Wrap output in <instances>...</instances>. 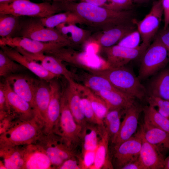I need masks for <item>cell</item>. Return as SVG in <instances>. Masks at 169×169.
I'll use <instances>...</instances> for the list:
<instances>
[{
  "instance_id": "50",
  "label": "cell",
  "mask_w": 169,
  "mask_h": 169,
  "mask_svg": "<svg viewBox=\"0 0 169 169\" xmlns=\"http://www.w3.org/2000/svg\"><path fill=\"white\" fill-rule=\"evenodd\" d=\"M164 169H169V156L165 159Z\"/></svg>"
},
{
  "instance_id": "26",
  "label": "cell",
  "mask_w": 169,
  "mask_h": 169,
  "mask_svg": "<svg viewBox=\"0 0 169 169\" xmlns=\"http://www.w3.org/2000/svg\"><path fill=\"white\" fill-rule=\"evenodd\" d=\"M134 20L132 22L116 26L103 31V33L96 40L102 48L115 45L130 32L136 29V26Z\"/></svg>"
},
{
  "instance_id": "31",
  "label": "cell",
  "mask_w": 169,
  "mask_h": 169,
  "mask_svg": "<svg viewBox=\"0 0 169 169\" xmlns=\"http://www.w3.org/2000/svg\"><path fill=\"white\" fill-rule=\"evenodd\" d=\"M24 145L0 147V161L6 169H22Z\"/></svg>"
},
{
  "instance_id": "47",
  "label": "cell",
  "mask_w": 169,
  "mask_h": 169,
  "mask_svg": "<svg viewBox=\"0 0 169 169\" xmlns=\"http://www.w3.org/2000/svg\"><path fill=\"white\" fill-rule=\"evenodd\" d=\"M161 3L164 18L163 29H166L169 25V0H161Z\"/></svg>"
},
{
  "instance_id": "3",
  "label": "cell",
  "mask_w": 169,
  "mask_h": 169,
  "mask_svg": "<svg viewBox=\"0 0 169 169\" xmlns=\"http://www.w3.org/2000/svg\"><path fill=\"white\" fill-rule=\"evenodd\" d=\"M43 132V127L34 119L15 120L0 134V147L14 146L34 143Z\"/></svg>"
},
{
  "instance_id": "48",
  "label": "cell",
  "mask_w": 169,
  "mask_h": 169,
  "mask_svg": "<svg viewBox=\"0 0 169 169\" xmlns=\"http://www.w3.org/2000/svg\"><path fill=\"white\" fill-rule=\"evenodd\" d=\"M51 1L84 2L102 7H104L108 2V0H51Z\"/></svg>"
},
{
  "instance_id": "5",
  "label": "cell",
  "mask_w": 169,
  "mask_h": 169,
  "mask_svg": "<svg viewBox=\"0 0 169 169\" xmlns=\"http://www.w3.org/2000/svg\"><path fill=\"white\" fill-rule=\"evenodd\" d=\"M86 131L75 121L63 89L62 91L60 118L52 132L61 136L75 151L76 147L82 141Z\"/></svg>"
},
{
  "instance_id": "12",
  "label": "cell",
  "mask_w": 169,
  "mask_h": 169,
  "mask_svg": "<svg viewBox=\"0 0 169 169\" xmlns=\"http://www.w3.org/2000/svg\"><path fill=\"white\" fill-rule=\"evenodd\" d=\"M6 100L8 115L15 119L29 120L34 118V112L29 104L16 94L6 79L0 82Z\"/></svg>"
},
{
  "instance_id": "32",
  "label": "cell",
  "mask_w": 169,
  "mask_h": 169,
  "mask_svg": "<svg viewBox=\"0 0 169 169\" xmlns=\"http://www.w3.org/2000/svg\"><path fill=\"white\" fill-rule=\"evenodd\" d=\"M21 17L0 13V36L1 38L18 37L21 25Z\"/></svg>"
},
{
  "instance_id": "49",
  "label": "cell",
  "mask_w": 169,
  "mask_h": 169,
  "mask_svg": "<svg viewBox=\"0 0 169 169\" xmlns=\"http://www.w3.org/2000/svg\"><path fill=\"white\" fill-rule=\"evenodd\" d=\"M122 169H144L139 156L125 165Z\"/></svg>"
},
{
  "instance_id": "53",
  "label": "cell",
  "mask_w": 169,
  "mask_h": 169,
  "mask_svg": "<svg viewBox=\"0 0 169 169\" xmlns=\"http://www.w3.org/2000/svg\"><path fill=\"white\" fill-rule=\"evenodd\" d=\"M45 1H51V0H44Z\"/></svg>"
},
{
  "instance_id": "17",
  "label": "cell",
  "mask_w": 169,
  "mask_h": 169,
  "mask_svg": "<svg viewBox=\"0 0 169 169\" xmlns=\"http://www.w3.org/2000/svg\"><path fill=\"white\" fill-rule=\"evenodd\" d=\"M5 79L7 80L13 91L28 102L34 110L35 94L38 80L18 74L11 75Z\"/></svg>"
},
{
  "instance_id": "22",
  "label": "cell",
  "mask_w": 169,
  "mask_h": 169,
  "mask_svg": "<svg viewBox=\"0 0 169 169\" xmlns=\"http://www.w3.org/2000/svg\"><path fill=\"white\" fill-rule=\"evenodd\" d=\"M141 145L139 157L144 169H163L165 158L155 146L148 142L139 130Z\"/></svg>"
},
{
  "instance_id": "45",
  "label": "cell",
  "mask_w": 169,
  "mask_h": 169,
  "mask_svg": "<svg viewBox=\"0 0 169 169\" xmlns=\"http://www.w3.org/2000/svg\"><path fill=\"white\" fill-rule=\"evenodd\" d=\"M7 114L6 97L3 87L0 84V118L4 117Z\"/></svg>"
},
{
  "instance_id": "2",
  "label": "cell",
  "mask_w": 169,
  "mask_h": 169,
  "mask_svg": "<svg viewBox=\"0 0 169 169\" xmlns=\"http://www.w3.org/2000/svg\"><path fill=\"white\" fill-rule=\"evenodd\" d=\"M90 73L107 79L117 89L140 100H146L147 93L146 87L130 69L125 66L95 70Z\"/></svg>"
},
{
  "instance_id": "11",
  "label": "cell",
  "mask_w": 169,
  "mask_h": 169,
  "mask_svg": "<svg viewBox=\"0 0 169 169\" xmlns=\"http://www.w3.org/2000/svg\"><path fill=\"white\" fill-rule=\"evenodd\" d=\"M141 140L138 132L117 146L110 148L111 162L113 168L122 169L123 166L138 157Z\"/></svg>"
},
{
  "instance_id": "51",
  "label": "cell",
  "mask_w": 169,
  "mask_h": 169,
  "mask_svg": "<svg viewBox=\"0 0 169 169\" xmlns=\"http://www.w3.org/2000/svg\"><path fill=\"white\" fill-rule=\"evenodd\" d=\"M18 0H0V4H8Z\"/></svg>"
},
{
  "instance_id": "23",
  "label": "cell",
  "mask_w": 169,
  "mask_h": 169,
  "mask_svg": "<svg viewBox=\"0 0 169 169\" xmlns=\"http://www.w3.org/2000/svg\"><path fill=\"white\" fill-rule=\"evenodd\" d=\"M50 97L49 82L38 80L36 90L34 108V119L42 126L45 120Z\"/></svg>"
},
{
  "instance_id": "8",
  "label": "cell",
  "mask_w": 169,
  "mask_h": 169,
  "mask_svg": "<svg viewBox=\"0 0 169 169\" xmlns=\"http://www.w3.org/2000/svg\"><path fill=\"white\" fill-rule=\"evenodd\" d=\"M45 150L55 169L66 160L78 156L74 151L59 135L53 132L41 134L34 143Z\"/></svg>"
},
{
  "instance_id": "52",
  "label": "cell",
  "mask_w": 169,
  "mask_h": 169,
  "mask_svg": "<svg viewBox=\"0 0 169 169\" xmlns=\"http://www.w3.org/2000/svg\"><path fill=\"white\" fill-rule=\"evenodd\" d=\"M132 2L137 3H145L149 0H131Z\"/></svg>"
},
{
  "instance_id": "10",
  "label": "cell",
  "mask_w": 169,
  "mask_h": 169,
  "mask_svg": "<svg viewBox=\"0 0 169 169\" xmlns=\"http://www.w3.org/2000/svg\"><path fill=\"white\" fill-rule=\"evenodd\" d=\"M163 14L161 0H158L153 2L150 11L142 20L137 22L134 20L141 36L142 43L140 45L146 49L158 31Z\"/></svg>"
},
{
  "instance_id": "37",
  "label": "cell",
  "mask_w": 169,
  "mask_h": 169,
  "mask_svg": "<svg viewBox=\"0 0 169 169\" xmlns=\"http://www.w3.org/2000/svg\"><path fill=\"white\" fill-rule=\"evenodd\" d=\"M26 68L14 61L1 49L0 50V76L5 78L8 76L23 71Z\"/></svg>"
},
{
  "instance_id": "9",
  "label": "cell",
  "mask_w": 169,
  "mask_h": 169,
  "mask_svg": "<svg viewBox=\"0 0 169 169\" xmlns=\"http://www.w3.org/2000/svg\"><path fill=\"white\" fill-rule=\"evenodd\" d=\"M18 36L44 42L62 43L68 47H72L70 42L56 28L44 26L40 18L29 17L27 19H21V28Z\"/></svg>"
},
{
  "instance_id": "28",
  "label": "cell",
  "mask_w": 169,
  "mask_h": 169,
  "mask_svg": "<svg viewBox=\"0 0 169 169\" xmlns=\"http://www.w3.org/2000/svg\"><path fill=\"white\" fill-rule=\"evenodd\" d=\"M146 88L147 96L169 101V69L162 71L153 77Z\"/></svg>"
},
{
  "instance_id": "14",
  "label": "cell",
  "mask_w": 169,
  "mask_h": 169,
  "mask_svg": "<svg viewBox=\"0 0 169 169\" xmlns=\"http://www.w3.org/2000/svg\"><path fill=\"white\" fill-rule=\"evenodd\" d=\"M1 45L18 48L33 54H44L48 51L56 48L68 47L66 44H64L44 42L27 37L19 36L10 38H0Z\"/></svg>"
},
{
  "instance_id": "21",
  "label": "cell",
  "mask_w": 169,
  "mask_h": 169,
  "mask_svg": "<svg viewBox=\"0 0 169 169\" xmlns=\"http://www.w3.org/2000/svg\"><path fill=\"white\" fill-rule=\"evenodd\" d=\"M65 79L67 85L64 90L69 107L76 123L86 130L88 123L83 113L81 94L73 79L68 78Z\"/></svg>"
},
{
  "instance_id": "42",
  "label": "cell",
  "mask_w": 169,
  "mask_h": 169,
  "mask_svg": "<svg viewBox=\"0 0 169 169\" xmlns=\"http://www.w3.org/2000/svg\"><path fill=\"white\" fill-rule=\"evenodd\" d=\"M133 3L131 0H108L103 7L116 11L129 10L132 8Z\"/></svg>"
},
{
  "instance_id": "46",
  "label": "cell",
  "mask_w": 169,
  "mask_h": 169,
  "mask_svg": "<svg viewBox=\"0 0 169 169\" xmlns=\"http://www.w3.org/2000/svg\"><path fill=\"white\" fill-rule=\"evenodd\" d=\"M157 37L166 48L169 59V28L163 29L159 34Z\"/></svg>"
},
{
  "instance_id": "44",
  "label": "cell",
  "mask_w": 169,
  "mask_h": 169,
  "mask_svg": "<svg viewBox=\"0 0 169 169\" xmlns=\"http://www.w3.org/2000/svg\"><path fill=\"white\" fill-rule=\"evenodd\" d=\"M79 156L66 160L57 169H81Z\"/></svg>"
},
{
  "instance_id": "18",
  "label": "cell",
  "mask_w": 169,
  "mask_h": 169,
  "mask_svg": "<svg viewBox=\"0 0 169 169\" xmlns=\"http://www.w3.org/2000/svg\"><path fill=\"white\" fill-rule=\"evenodd\" d=\"M22 169H55L45 150L35 143L24 145Z\"/></svg>"
},
{
  "instance_id": "4",
  "label": "cell",
  "mask_w": 169,
  "mask_h": 169,
  "mask_svg": "<svg viewBox=\"0 0 169 169\" xmlns=\"http://www.w3.org/2000/svg\"><path fill=\"white\" fill-rule=\"evenodd\" d=\"M45 54L54 56L61 61L90 72L92 70H103L110 66L107 61L97 54L75 50L69 47H61L46 52Z\"/></svg>"
},
{
  "instance_id": "39",
  "label": "cell",
  "mask_w": 169,
  "mask_h": 169,
  "mask_svg": "<svg viewBox=\"0 0 169 169\" xmlns=\"http://www.w3.org/2000/svg\"><path fill=\"white\" fill-rule=\"evenodd\" d=\"M141 40L140 34L137 29H136L124 37L117 44L127 48L135 49L140 46Z\"/></svg>"
},
{
  "instance_id": "38",
  "label": "cell",
  "mask_w": 169,
  "mask_h": 169,
  "mask_svg": "<svg viewBox=\"0 0 169 169\" xmlns=\"http://www.w3.org/2000/svg\"><path fill=\"white\" fill-rule=\"evenodd\" d=\"M88 124L87 128L90 130L89 133L84 134L82 140V152L85 151H95L99 141L98 136L100 134V126Z\"/></svg>"
},
{
  "instance_id": "43",
  "label": "cell",
  "mask_w": 169,
  "mask_h": 169,
  "mask_svg": "<svg viewBox=\"0 0 169 169\" xmlns=\"http://www.w3.org/2000/svg\"><path fill=\"white\" fill-rule=\"evenodd\" d=\"M95 150L82 152L83 157L80 158L79 160L81 169H90L93 166L95 160Z\"/></svg>"
},
{
  "instance_id": "16",
  "label": "cell",
  "mask_w": 169,
  "mask_h": 169,
  "mask_svg": "<svg viewBox=\"0 0 169 169\" xmlns=\"http://www.w3.org/2000/svg\"><path fill=\"white\" fill-rule=\"evenodd\" d=\"M55 79L49 82L50 97L46 117L43 127L44 133L52 132L60 118L62 90L59 83Z\"/></svg>"
},
{
  "instance_id": "30",
  "label": "cell",
  "mask_w": 169,
  "mask_h": 169,
  "mask_svg": "<svg viewBox=\"0 0 169 169\" xmlns=\"http://www.w3.org/2000/svg\"><path fill=\"white\" fill-rule=\"evenodd\" d=\"M76 85L81 95L86 97L90 101L98 125L104 126V119L109 110L105 102L100 96L84 85L76 82Z\"/></svg>"
},
{
  "instance_id": "35",
  "label": "cell",
  "mask_w": 169,
  "mask_h": 169,
  "mask_svg": "<svg viewBox=\"0 0 169 169\" xmlns=\"http://www.w3.org/2000/svg\"><path fill=\"white\" fill-rule=\"evenodd\" d=\"M144 121L169 134V119L160 114L155 107L149 105L143 107Z\"/></svg>"
},
{
  "instance_id": "29",
  "label": "cell",
  "mask_w": 169,
  "mask_h": 169,
  "mask_svg": "<svg viewBox=\"0 0 169 169\" xmlns=\"http://www.w3.org/2000/svg\"><path fill=\"white\" fill-rule=\"evenodd\" d=\"M55 28L70 42L72 48L85 44L90 38V31L82 29L75 24L63 23Z\"/></svg>"
},
{
  "instance_id": "36",
  "label": "cell",
  "mask_w": 169,
  "mask_h": 169,
  "mask_svg": "<svg viewBox=\"0 0 169 169\" xmlns=\"http://www.w3.org/2000/svg\"><path fill=\"white\" fill-rule=\"evenodd\" d=\"M40 20L44 26L51 28H55L59 25L63 23L81 24L78 17L69 11L57 13L46 18H40Z\"/></svg>"
},
{
  "instance_id": "7",
  "label": "cell",
  "mask_w": 169,
  "mask_h": 169,
  "mask_svg": "<svg viewBox=\"0 0 169 169\" xmlns=\"http://www.w3.org/2000/svg\"><path fill=\"white\" fill-rule=\"evenodd\" d=\"M138 77L145 79L155 74L169 61L167 50L157 36L140 57Z\"/></svg>"
},
{
  "instance_id": "41",
  "label": "cell",
  "mask_w": 169,
  "mask_h": 169,
  "mask_svg": "<svg viewBox=\"0 0 169 169\" xmlns=\"http://www.w3.org/2000/svg\"><path fill=\"white\" fill-rule=\"evenodd\" d=\"M81 95L83 110L86 121L88 124L98 125L90 101L85 96Z\"/></svg>"
},
{
  "instance_id": "13",
  "label": "cell",
  "mask_w": 169,
  "mask_h": 169,
  "mask_svg": "<svg viewBox=\"0 0 169 169\" xmlns=\"http://www.w3.org/2000/svg\"><path fill=\"white\" fill-rule=\"evenodd\" d=\"M143 107L135 102L126 109L119 132L110 144L111 148L117 146L133 136L136 131L139 117Z\"/></svg>"
},
{
  "instance_id": "19",
  "label": "cell",
  "mask_w": 169,
  "mask_h": 169,
  "mask_svg": "<svg viewBox=\"0 0 169 169\" xmlns=\"http://www.w3.org/2000/svg\"><path fill=\"white\" fill-rule=\"evenodd\" d=\"M14 48L29 58L40 62L46 69L58 77L63 76L65 78H71L76 79V74L68 70L63 62L57 58L44 53H32L20 48Z\"/></svg>"
},
{
  "instance_id": "6",
  "label": "cell",
  "mask_w": 169,
  "mask_h": 169,
  "mask_svg": "<svg viewBox=\"0 0 169 169\" xmlns=\"http://www.w3.org/2000/svg\"><path fill=\"white\" fill-rule=\"evenodd\" d=\"M61 12L52 1L37 3L30 0H18L9 3L0 4V13L19 17L42 18Z\"/></svg>"
},
{
  "instance_id": "25",
  "label": "cell",
  "mask_w": 169,
  "mask_h": 169,
  "mask_svg": "<svg viewBox=\"0 0 169 169\" xmlns=\"http://www.w3.org/2000/svg\"><path fill=\"white\" fill-rule=\"evenodd\" d=\"M100 137L94 162L90 169H113L110 155L109 136L104 126L100 127Z\"/></svg>"
},
{
  "instance_id": "20",
  "label": "cell",
  "mask_w": 169,
  "mask_h": 169,
  "mask_svg": "<svg viewBox=\"0 0 169 169\" xmlns=\"http://www.w3.org/2000/svg\"><path fill=\"white\" fill-rule=\"evenodd\" d=\"M0 46L1 49L10 58L29 70L40 79L49 82L58 77L48 71L40 64L21 54L15 48L7 45Z\"/></svg>"
},
{
  "instance_id": "27",
  "label": "cell",
  "mask_w": 169,
  "mask_h": 169,
  "mask_svg": "<svg viewBox=\"0 0 169 169\" xmlns=\"http://www.w3.org/2000/svg\"><path fill=\"white\" fill-rule=\"evenodd\" d=\"M94 92L104 100L109 110L116 109L126 110L136 102V98L119 90Z\"/></svg>"
},
{
  "instance_id": "40",
  "label": "cell",
  "mask_w": 169,
  "mask_h": 169,
  "mask_svg": "<svg viewBox=\"0 0 169 169\" xmlns=\"http://www.w3.org/2000/svg\"><path fill=\"white\" fill-rule=\"evenodd\" d=\"M146 100L149 105L158 108V112L169 119V101L161 98L148 96Z\"/></svg>"
},
{
  "instance_id": "33",
  "label": "cell",
  "mask_w": 169,
  "mask_h": 169,
  "mask_svg": "<svg viewBox=\"0 0 169 169\" xmlns=\"http://www.w3.org/2000/svg\"><path fill=\"white\" fill-rule=\"evenodd\" d=\"M76 79L82 82L83 85L94 92L103 90H119L106 78L91 73L90 74L84 73L80 75H76Z\"/></svg>"
},
{
  "instance_id": "34",
  "label": "cell",
  "mask_w": 169,
  "mask_h": 169,
  "mask_svg": "<svg viewBox=\"0 0 169 169\" xmlns=\"http://www.w3.org/2000/svg\"><path fill=\"white\" fill-rule=\"evenodd\" d=\"M126 110L121 109L109 110L104 119V126L109 136L110 144L119 132L121 123V116L124 115Z\"/></svg>"
},
{
  "instance_id": "24",
  "label": "cell",
  "mask_w": 169,
  "mask_h": 169,
  "mask_svg": "<svg viewBox=\"0 0 169 169\" xmlns=\"http://www.w3.org/2000/svg\"><path fill=\"white\" fill-rule=\"evenodd\" d=\"M140 131L145 139L163 154L169 150V134L144 121Z\"/></svg>"
},
{
  "instance_id": "1",
  "label": "cell",
  "mask_w": 169,
  "mask_h": 169,
  "mask_svg": "<svg viewBox=\"0 0 169 169\" xmlns=\"http://www.w3.org/2000/svg\"><path fill=\"white\" fill-rule=\"evenodd\" d=\"M61 12L69 11L76 15L83 24L103 31L133 21L131 10L116 11L82 2L54 1Z\"/></svg>"
},
{
  "instance_id": "15",
  "label": "cell",
  "mask_w": 169,
  "mask_h": 169,
  "mask_svg": "<svg viewBox=\"0 0 169 169\" xmlns=\"http://www.w3.org/2000/svg\"><path fill=\"white\" fill-rule=\"evenodd\" d=\"M102 48L110 68L125 66L130 61L140 58L146 50L140 45L135 49L127 48L117 44Z\"/></svg>"
}]
</instances>
